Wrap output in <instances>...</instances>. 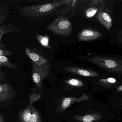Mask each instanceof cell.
<instances>
[{"label": "cell", "mask_w": 122, "mask_h": 122, "mask_svg": "<svg viewBox=\"0 0 122 122\" xmlns=\"http://www.w3.org/2000/svg\"><path fill=\"white\" fill-rule=\"evenodd\" d=\"M120 103H121V105H122V99L121 100V101H120Z\"/></svg>", "instance_id": "28"}, {"label": "cell", "mask_w": 122, "mask_h": 122, "mask_svg": "<svg viewBox=\"0 0 122 122\" xmlns=\"http://www.w3.org/2000/svg\"><path fill=\"white\" fill-rule=\"evenodd\" d=\"M46 29L58 36L66 37L69 36L72 31L71 22L67 18L59 16L46 27Z\"/></svg>", "instance_id": "3"}, {"label": "cell", "mask_w": 122, "mask_h": 122, "mask_svg": "<svg viewBox=\"0 0 122 122\" xmlns=\"http://www.w3.org/2000/svg\"><path fill=\"white\" fill-rule=\"evenodd\" d=\"M25 52L28 57L33 61V62L39 66H42L48 62L46 59L32 51L28 47L25 48Z\"/></svg>", "instance_id": "11"}, {"label": "cell", "mask_w": 122, "mask_h": 122, "mask_svg": "<svg viewBox=\"0 0 122 122\" xmlns=\"http://www.w3.org/2000/svg\"><path fill=\"white\" fill-rule=\"evenodd\" d=\"M41 97V96L40 94L37 93H32L29 96V104L33 105V103L40 99Z\"/></svg>", "instance_id": "20"}, {"label": "cell", "mask_w": 122, "mask_h": 122, "mask_svg": "<svg viewBox=\"0 0 122 122\" xmlns=\"http://www.w3.org/2000/svg\"><path fill=\"white\" fill-rule=\"evenodd\" d=\"M102 34L97 31L89 29H84L78 37L80 41L87 42L94 41L100 38Z\"/></svg>", "instance_id": "9"}, {"label": "cell", "mask_w": 122, "mask_h": 122, "mask_svg": "<svg viewBox=\"0 0 122 122\" xmlns=\"http://www.w3.org/2000/svg\"><path fill=\"white\" fill-rule=\"evenodd\" d=\"M15 52L13 51H10V50H7V49H0V56H8L13 55L14 53Z\"/></svg>", "instance_id": "21"}, {"label": "cell", "mask_w": 122, "mask_h": 122, "mask_svg": "<svg viewBox=\"0 0 122 122\" xmlns=\"http://www.w3.org/2000/svg\"><path fill=\"white\" fill-rule=\"evenodd\" d=\"M18 122H42V120L40 113L33 105L29 104L19 112Z\"/></svg>", "instance_id": "6"}, {"label": "cell", "mask_w": 122, "mask_h": 122, "mask_svg": "<svg viewBox=\"0 0 122 122\" xmlns=\"http://www.w3.org/2000/svg\"><path fill=\"white\" fill-rule=\"evenodd\" d=\"M91 1L92 2V4L97 5V4H99L100 2H101V0H92Z\"/></svg>", "instance_id": "25"}, {"label": "cell", "mask_w": 122, "mask_h": 122, "mask_svg": "<svg viewBox=\"0 0 122 122\" xmlns=\"http://www.w3.org/2000/svg\"><path fill=\"white\" fill-rule=\"evenodd\" d=\"M102 117L101 114L96 112L84 115H75L73 119L79 122H95L99 121Z\"/></svg>", "instance_id": "12"}, {"label": "cell", "mask_w": 122, "mask_h": 122, "mask_svg": "<svg viewBox=\"0 0 122 122\" xmlns=\"http://www.w3.org/2000/svg\"><path fill=\"white\" fill-rule=\"evenodd\" d=\"M119 41L120 42H122V36H121V37H120V39H119Z\"/></svg>", "instance_id": "27"}, {"label": "cell", "mask_w": 122, "mask_h": 122, "mask_svg": "<svg viewBox=\"0 0 122 122\" xmlns=\"http://www.w3.org/2000/svg\"><path fill=\"white\" fill-rule=\"evenodd\" d=\"M6 81V76L5 73L0 69V84L5 83Z\"/></svg>", "instance_id": "22"}, {"label": "cell", "mask_w": 122, "mask_h": 122, "mask_svg": "<svg viewBox=\"0 0 122 122\" xmlns=\"http://www.w3.org/2000/svg\"><path fill=\"white\" fill-rule=\"evenodd\" d=\"M20 1V0H4V3L6 4H16Z\"/></svg>", "instance_id": "23"}, {"label": "cell", "mask_w": 122, "mask_h": 122, "mask_svg": "<svg viewBox=\"0 0 122 122\" xmlns=\"http://www.w3.org/2000/svg\"><path fill=\"white\" fill-rule=\"evenodd\" d=\"M11 33H22V31L20 28L15 27L12 24L0 25V49H4L7 46L1 41L3 37L5 34Z\"/></svg>", "instance_id": "10"}, {"label": "cell", "mask_w": 122, "mask_h": 122, "mask_svg": "<svg viewBox=\"0 0 122 122\" xmlns=\"http://www.w3.org/2000/svg\"><path fill=\"white\" fill-rule=\"evenodd\" d=\"M51 64L49 62L42 66H39L34 62L32 63V79L39 90H42L43 81L51 73Z\"/></svg>", "instance_id": "4"}, {"label": "cell", "mask_w": 122, "mask_h": 122, "mask_svg": "<svg viewBox=\"0 0 122 122\" xmlns=\"http://www.w3.org/2000/svg\"><path fill=\"white\" fill-rule=\"evenodd\" d=\"M65 83L70 86L76 87H81L84 85V82L78 79H69L66 80Z\"/></svg>", "instance_id": "18"}, {"label": "cell", "mask_w": 122, "mask_h": 122, "mask_svg": "<svg viewBox=\"0 0 122 122\" xmlns=\"http://www.w3.org/2000/svg\"><path fill=\"white\" fill-rule=\"evenodd\" d=\"M117 91L119 92H122V85L121 86L118 87V88L117 89Z\"/></svg>", "instance_id": "26"}, {"label": "cell", "mask_w": 122, "mask_h": 122, "mask_svg": "<svg viewBox=\"0 0 122 122\" xmlns=\"http://www.w3.org/2000/svg\"><path fill=\"white\" fill-rule=\"evenodd\" d=\"M10 8L3 1H0V25L6 21L9 13Z\"/></svg>", "instance_id": "14"}, {"label": "cell", "mask_w": 122, "mask_h": 122, "mask_svg": "<svg viewBox=\"0 0 122 122\" xmlns=\"http://www.w3.org/2000/svg\"><path fill=\"white\" fill-rule=\"evenodd\" d=\"M63 69L67 72L83 76L96 77L100 76L97 72L86 69L71 66L66 67Z\"/></svg>", "instance_id": "8"}, {"label": "cell", "mask_w": 122, "mask_h": 122, "mask_svg": "<svg viewBox=\"0 0 122 122\" xmlns=\"http://www.w3.org/2000/svg\"><path fill=\"white\" fill-rule=\"evenodd\" d=\"M90 97L88 95L83 94L80 97H67L64 98L60 103L59 106L60 112H62L71 106L74 103H79L82 101H86Z\"/></svg>", "instance_id": "7"}, {"label": "cell", "mask_w": 122, "mask_h": 122, "mask_svg": "<svg viewBox=\"0 0 122 122\" xmlns=\"http://www.w3.org/2000/svg\"><path fill=\"white\" fill-rule=\"evenodd\" d=\"M16 91L9 83L0 84V108L6 109L9 107L16 96Z\"/></svg>", "instance_id": "5"}, {"label": "cell", "mask_w": 122, "mask_h": 122, "mask_svg": "<svg viewBox=\"0 0 122 122\" xmlns=\"http://www.w3.org/2000/svg\"><path fill=\"white\" fill-rule=\"evenodd\" d=\"M36 38L44 47L50 49L52 48V47L49 44V39L48 37L43 36L42 35L38 34L36 36Z\"/></svg>", "instance_id": "17"}, {"label": "cell", "mask_w": 122, "mask_h": 122, "mask_svg": "<svg viewBox=\"0 0 122 122\" xmlns=\"http://www.w3.org/2000/svg\"><path fill=\"white\" fill-rule=\"evenodd\" d=\"M0 122H6L5 117V115L1 114L0 112Z\"/></svg>", "instance_id": "24"}, {"label": "cell", "mask_w": 122, "mask_h": 122, "mask_svg": "<svg viewBox=\"0 0 122 122\" xmlns=\"http://www.w3.org/2000/svg\"><path fill=\"white\" fill-rule=\"evenodd\" d=\"M87 60L110 72L122 74L121 59L97 56L88 58Z\"/></svg>", "instance_id": "2"}, {"label": "cell", "mask_w": 122, "mask_h": 122, "mask_svg": "<svg viewBox=\"0 0 122 122\" xmlns=\"http://www.w3.org/2000/svg\"><path fill=\"white\" fill-rule=\"evenodd\" d=\"M97 18L107 31L111 29L112 27V19L109 14L105 11H101L97 14Z\"/></svg>", "instance_id": "13"}, {"label": "cell", "mask_w": 122, "mask_h": 122, "mask_svg": "<svg viewBox=\"0 0 122 122\" xmlns=\"http://www.w3.org/2000/svg\"><path fill=\"white\" fill-rule=\"evenodd\" d=\"M98 9L96 7H91L88 9L86 12V16L87 18L93 17L98 11Z\"/></svg>", "instance_id": "19"}, {"label": "cell", "mask_w": 122, "mask_h": 122, "mask_svg": "<svg viewBox=\"0 0 122 122\" xmlns=\"http://www.w3.org/2000/svg\"><path fill=\"white\" fill-rule=\"evenodd\" d=\"M100 84L106 88H111L114 86L117 82V80L113 77H109L107 79H102L99 80Z\"/></svg>", "instance_id": "16"}, {"label": "cell", "mask_w": 122, "mask_h": 122, "mask_svg": "<svg viewBox=\"0 0 122 122\" xmlns=\"http://www.w3.org/2000/svg\"><path fill=\"white\" fill-rule=\"evenodd\" d=\"M71 1L69 0H57L16 8L22 17L31 21H36L68 11L66 10L58 11V9L62 5L69 4Z\"/></svg>", "instance_id": "1"}, {"label": "cell", "mask_w": 122, "mask_h": 122, "mask_svg": "<svg viewBox=\"0 0 122 122\" xmlns=\"http://www.w3.org/2000/svg\"><path fill=\"white\" fill-rule=\"evenodd\" d=\"M0 65L12 70H15L18 69L17 66L15 64L10 62L9 59L5 56H0Z\"/></svg>", "instance_id": "15"}]
</instances>
